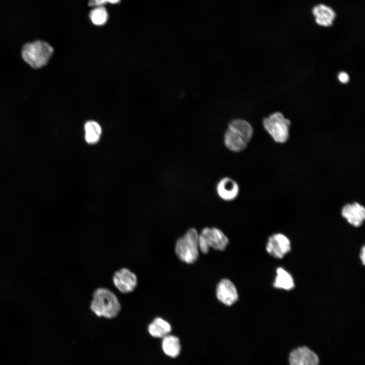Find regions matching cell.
Returning a JSON list of instances; mask_svg holds the SVG:
<instances>
[{"label":"cell","mask_w":365,"mask_h":365,"mask_svg":"<svg viewBox=\"0 0 365 365\" xmlns=\"http://www.w3.org/2000/svg\"><path fill=\"white\" fill-rule=\"evenodd\" d=\"M253 130L251 124L242 119L231 121L224 136V142L230 151L238 153L243 151L251 140Z\"/></svg>","instance_id":"cell-1"},{"label":"cell","mask_w":365,"mask_h":365,"mask_svg":"<svg viewBox=\"0 0 365 365\" xmlns=\"http://www.w3.org/2000/svg\"><path fill=\"white\" fill-rule=\"evenodd\" d=\"M90 307L96 316L108 319L116 317L121 309L117 296L104 287L97 288L94 291Z\"/></svg>","instance_id":"cell-2"},{"label":"cell","mask_w":365,"mask_h":365,"mask_svg":"<svg viewBox=\"0 0 365 365\" xmlns=\"http://www.w3.org/2000/svg\"><path fill=\"white\" fill-rule=\"evenodd\" d=\"M53 51V47L49 44L36 40L24 45L21 55L23 60L31 67L38 69L48 63Z\"/></svg>","instance_id":"cell-3"},{"label":"cell","mask_w":365,"mask_h":365,"mask_svg":"<svg viewBox=\"0 0 365 365\" xmlns=\"http://www.w3.org/2000/svg\"><path fill=\"white\" fill-rule=\"evenodd\" d=\"M198 239L197 230L192 228L177 239L175 251L179 260L187 264H193L197 261L199 256Z\"/></svg>","instance_id":"cell-4"},{"label":"cell","mask_w":365,"mask_h":365,"mask_svg":"<svg viewBox=\"0 0 365 365\" xmlns=\"http://www.w3.org/2000/svg\"><path fill=\"white\" fill-rule=\"evenodd\" d=\"M229 239L223 232L215 227H205L199 234V249L203 253H207L209 247L218 250H224Z\"/></svg>","instance_id":"cell-5"},{"label":"cell","mask_w":365,"mask_h":365,"mask_svg":"<svg viewBox=\"0 0 365 365\" xmlns=\"http://www.w3.org/2000/svg\"><path fill=\"white\" fill-rule=\"evenodd\" d=\"M290 121L282 113L276 112L263 120V125L273 139L277 142H285L288 138Z\"/></svg>","instance_id":"cell-6"},{"label":"cell","mask_w":365,"mask_h":365,"mask_svg":"<svg viewBox=\"0 0 365 365\" xmlns=\"http://www.w3.org/2000/svg\"><path fill=\"white\" fill-rule=\"evenodd\" d=\"M291 249V242L288 238L281 233H276L270 236L266 245L267 253L272 257L281 259Z\"/></svg>","instance_id":"cell-7"},{"label":"cell","mask_w":365,"mask_h":365,"mask_svg":"<svg viewBox=\"0 0 365 365\" xmlns=\"http://www.w3.org/2000/svg\"><path fill=\"white\" fill-rule=\"evenodd\" d=\"M113 281L115 287L123 294L133 291L137 285L136 275L126 268L116 271L113 275Z\"/></svg>","instance_id":"cell-8"},{"label":"cell","mask_w":365,"mask_h":365,"mask_svg":"<svg viewBox=\"0 0 365 365\" xmlns=\"http://www.w3.org/2000/svg\"><path fill=\"white\" fill-rule=\"evenodd\" d=\"M217 299L226 306H231L238 299L237 289L228 279H223L217 284L216 289Z\"/></svg>","instance_id":"cell-9"},{"label":"cell","mask_w":365,"mask_h":365,"mask_svg":"<svg viewBox=\"0 0 365 365\" xmlns=\"http://www.w3.org/2000/svg\"><path fill=\"white\" fill-rule=\"evenodd\" d=\"M239 191L238 183L227 176L222 178L216 186V192L218 197L227 202L236 199L239 195Z\"/></svg>","instance_id":"cell-10"},{"label":"cell","mask_w":365,"mask_h":365,"mask_svg":"<svg viewBox=\"0 0 365 365\" xmlns=\"http://www.w3.org/2000/svg\"><path fill=\"white\" fill-rule=\"evenodd\" d=\"M289 362L290 365H318L319 359L314 352L303 346L290 352Z\"/></svg>","instance_id":"cell-11"},{"label":"cell","mask_w":365,"mask_h":365,"mask_svg":"<svg viewBox=\"0 0 365 365\" xmlns=\"http://www.w3.org/2000/svg\"><path fill=\"white\" fill-rule=\"evenodd\" d=\"M342 215L350 225L358 227L364 220L365 209L362 205L357 202L348 204L343 207Z\"/></svg>","instance_id":"cell-12"},{"label":"cell","mask_w":365,"mask_h":365,"mask_svg":"<svg viewBox=\"0 0 365 365\" xmlns=\"http://www.w3.org/2000/svg\"><path fill=\"white\" fill-rule=\"evenodd\" d=\"M312 14L316 23L324 27L333 25L336 14L331 7L324 4H318L312 9Z\"/></svg>","instance_id":"cell-13"},{"label":"cell","mask_w":365,"mask_h":365,"mask_svg":"<svg viewBox=\"0 0 365 365\" xmlns=\"http://www.w3.org/2000/svg\"><path fill=\"white\" fill-rule=\"evenodd\" d=\"M273 285L277 289L289 291L295 286L294 279L290 273L282 267L276 270V275Z\"/></svg>","instance_id":"cell-14"},{"label":"cell","mask_w":365,"mask_h":365,"mask_svg":"<svg viewBox=\"0 0 365 365\" xmlns=\"http://www.w3.org/2000/svg\"><path fill=\"white\" fill-rule=\"evenodd\" d=\"M171 330L169 322L160 317H157L149 325L150 334L156 338H163L168 335Z\"/></svg>","instance_id":"cell-15"},{"label":"cell","mask_w":365,"mask_h":365,"mask_svg":"<svg viewBox=\"0 0 365 365\" xmlns=\"http://www.w3.org/2000/svg\"><path fill=\"white\" fill-rule=\"evenodd\" d=\"M162 346L164 352L170 357H176L180 353L179 340L176 336L167 335L164 337Z\"/></svg>","instance_id":"cell-16"},{"label":"cell","mask_w":365,"mask_h":365,"mask_svg":"<svg viewBox=\"0 0 365 365\" xmlns=\"http://www.w3.org/2000/svg\"><path fill=\"white\" fill-rule=\"evenodd\" d=\"M85 139L86 141L93 144L97 143L101 135V128L100 125L96 121H88L84 126Z\"/></svg>","instance_id":"cell-17"},{"label":"cell","mask_w":365,"mask_h":365,"mask_svg":"<svg viewBox=\"0 0 365 365\" xmlns=\"http://www.w3.org/2000/svg\"><path fill=\"white\" fill-rule=\"evenodd\" d=\"M89 18L94 25L102 26L107 22L109 15L105 6H96L92 7L90 10Z\"/></svg>","instance_id":"cell-18"},{"label":"cell","mask_w":365,"mask_h":365,"mask_svg":"<svg viewBox=\"0 0 365 365\" xmlns=\"http://www.w3.org/2000/svg\"><path fill=\"white\" fill-rule=\"evenodd\" d=\"M121 0H89L88 6L90 7L96 6H105L107 4L112 5L118 4L120 3Z\"/></svg>","instance_id":"cell-19"},{"label":"cell","mask_w":365,"mask_h":365,"mask_svg":"<svg viewBox=\"0 0 365 365\" xmlns=\"http://www.w3.org/2000/svg\"><path fill=\"white\" fill-rule=\"evenodd\" d=\"M338 79L342 83L346 84L349 81V77L346 72L342 71L338 75Z\"/></svg>","instance_id":"cell-20"},{"label":"cell","mask_w":365,"mask_h":365,"mask_svg":"<svg viewBox=\"0 0 365 365\" xmlns=\"http://www.w3.org/2000/svg\"><path fill=\"white\" fill-rule=\"evenodd\" d=\"M359 258L362 264L364 266L365 264V247L363 246L360 249Z\"/></svg>","instance_id":"cell-21"}]
</instances>
